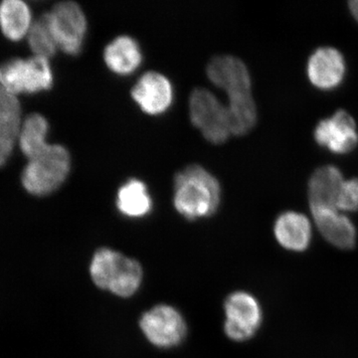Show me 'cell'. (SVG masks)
<instances>
[{"mask_svg": "<svg viewBox=\"0 0 358 358\" xmlns=\"http://www.w3.org/2000/svg\"><path fill=\"white\" fill-rule=\"evenodd\" d=\"M58 49L68 55H78L87 34L86 15L76 2H59L47 13Z\"/></svg>", "mask_w": 358, "mask_h": 358, "instance_id": "7", "label": "cell"}, {"mask_svg": "<svg viewBox=\"0 0 358 358\" xmlns=\"http://www.w3.org/2000/svg\"><path fill=\"white\" fill-rule=\"evenodd\" d=\"M103 60L112 72L127 76L140 68L143 53L136 40L129 36H120L106 47Z\"/></svg>", "mask_w": 358, "mask_h": 358, "instance_id": "17", "label": "cell"}, {"mask_svg": "<svg viewBox=\"0 0 358 358\" xmlns=\"http://www.w3.org/2000/svg\"><path fill=\"white\" fill-rule=\"evenodd\" d=\"M140 327L148 341L157 348H173L186 336L182 315L167 305L157 306L145 313L141 319Z\"/></svg>", "mask_w": 358, "mask_h": 358, "instance_id": "8", "label": "cell"}, {"mask_svg": "<svg viewBox=\"0 0 358 358\" xmlns=\"http://www.w3.org/2000/svg\"><path fill=\"white\" fill-rule=\"evenodd\" d=\"M90 275L96 287L122 298L136 294L143 281V268L138 262L109 248L96 252Z\"/></svg>", "mask_w": 358, "mask_h": 358, "instance_id": "2", "label": "cell"}, {"mask_svg": "<svg viewBox=\"0 0 358 358\" xmlns=\"http://www.w3.org/2000/svg\"><path fill=\"white\" fill-rule=\"evenodd\" d=\"M131 96L143 112L152 115H162L173 103V85L160 73L148 72L134 85Z\"/></svg>", "mask_w": 358, "mask_h": 358, "instance_id": "11", "label": "cell"}, {"mask_svg": "<svg viewBox=\"0 0 358 358\" xmlns=\"http://www.w3.org/2000/svg\"><path fill=\"white\" fill-rule=\"evenodd\" d=\"M190 120L209 143L220 145L231 136L226 106L206 89L192 92L189 101Z\"/></svg>", "mask_w": 358, "mask_h": 358, "instance_id": "5", "label": "cell"}, {"mask_svg": "<svg viewBox=\"0 0 358 358\" xmlns=\"http://www.w3.org/2000/svg\"><path fill=\"white\" fill-rule=\"evenodd\" d=\"M26 38L28 46L34 56L49 59L53 57L58 50L47 13L43 14L38 20L33 21Z\"/></svg>", "mask_w": 358, "mask_h": 358, "instance_id": "22", "label": "cell"}, {"mask_svg": "<svg viewBox=\"0 0 358 358\" xmlns=\"http://www.w3.org/2000/svg\"><path fill=\"white\" fill-rule=\"evenodd\" d=\"M224 331L231 341L242 343L253 338L263 324L264 313L260 301L248 292L238 291L224 303Z\"/></svg>", "mask_w": 358, "mask_h": 358, "instance_id": "6", "label": "cell"}, {"mask_svg": "<svg viewBox=\"0 0 358 358\" xmlns=\"http://www.w3.org/2000/svg\"><path fill=\"white\" fill-rule=\"evenodd\" d=\"M310 211L320 234L331 246L343 251L357 246V227L345 214L324 206H310Z\"/></svg>", "mask_w": 358, "mask_h": 358, "instance_id": "10", "label": "cell"}, {"mask_svg": "<svg viewBox=\"0 0 358 358\" xmlns=\"http://www.w3.org/2000/svg\"><path fill=\"white\" fill-rule=\"evenodd\" d=\"M313 136L317 145L327 148L334 154H348L358 145L357 124L352 115L343 110L320 121Z\"/></svg>", "mask_w": 358, "mask_h": 358, "instance_id": "9", "label": "cell"}, {"mask_svg": "<svg viewBox=\"0 0 358 358\" xmlns=\"http://www.w3.org/2000/svg\"><path fill=\"white\" fill-rule=\"evenodd\" d=\"M33 24L30 7L22 0H4L0 3V30L13 42L26 38Z\"/></svg>", "mask_w": 358, "mask_h": 358, "instance_id": "18", "label": "cell"}, {"mask_svg": "<svg viewBox=\"0 0 358 358\" xmlns=\"http://www.w3.org/2000/svg\"><path fill=\"white\" fill-rule=\"evenodd\" d=\"M115 203L117 210L129 218L143 217L152 209L147 185L138 179H131L120 187Z\"/></svg>", "mask_w": 358, "mask_h": 358, "instance_id": "19", "label": "cell"}, {"mask_svg": "<svg viewBox=\"0 0 358 358\" xmlns=\"http://www.w3.org/2000/svg\"><path fill=\"white\" fill-rule=\"evenodd\" d=\"M221 186L216 178L200 166H190L176 174L173 203L183 217H208L217 211Z\"/></svg>", "mask_w": 358, "mask_h": 358, "instance_id": "1", "label": "cell"}, {"mask_svg": "<svg viewBox=\"0 0 358 358\" xmlns=\"http://www.w3.org/2000/svg\"><path fill=\"white\" fill-rule=\"evenodd\" d=\"M22 122L20 99L0 85V167L13 154Z\"/></svg>", "mask_w": 358, "mask_h": 358, "instance_id": "13", "label": "cell"}, {"mask_svg": "<svg viewBox=\"0 0 358 358\" xmlns=\"http://www.w3.org/2000/svg\"><path fill=\"white\" fill-rule=\"evenodd\" d=\"M231 134L245 136L255 127L257 109L251 93L228 96L226 106Z\"/></svg>", "mask_w": 358, "mask_h": 358, "instance_id": "21", "label": "cell"}, {"mask_svg": "<svg viewBox=\"0 0 358 358\" xmlns=\"http://www.w3.org/2000/svg\"><path fill=\"white\" fill-rule=\"evenodd\" d=\"M209 80L228 96L251 93V77L246 65L234 56H218L207 67Z\"/></svg>", "mask_w": 358, "mask_h": 358, "instance_id": "14", "label": "cell"}, {"mask_svg": "<svg viewBox=\"0 0 358 358\" xmlns=\"http://www.w3.org/2000/svg\"><path fill=\"white\" fill-rule=\"evenodd\" d=\"M274 236L282 248L294 253H301L312 243V223L305 214L296 211L284 212L275 219Z\"/></svg>", "mask_w": 358, "mask_h": 358, "instance_id": "15", "label": "cell"}, {"mask_svg": "<svg viewBox=\"0 0 358 358\" xmlns=\"http://www.w3.org/2000/svg\"><path fill=\"white\" fill-rule=\"evenodd\" d=\"M53 82V71L47 58L33 55L10 59L0 64V85L17 96L48 91Z\"/></svg>", "mask_w": 358, "mask_h": 358, "instance_id": "4", "label": "cell"}, {"mask_svg": "<svg viewBox=\"0 0 358 358\" xmlns=\"http://www.w3.org/2000/svg\"><path fill=\"white\" fill-rule=\"evenodd\" d=\"M71 171V157L61 145H49L46 150L28 160L22 173L21 185L34 196H46L65 182Z\"/></svg>", "mask_w": 358, "mask_h": 358, "instance_id": "3", "label": "cell"}, {"mask_svg": "<svg viewBox=\"0 0 358 358\" xmlns=\"http://www.w3.org/2000/svg\"><path fill=\"white\" fill-rule=\"evenodd\" d=\"M336 207L341 212L358 211V179L345 180L339 192Z\"/></svg>", "mask_w": 358, "mask_h": 358, "instance_id": "23", "label": "cell"}, {"mask_svg": "<svg viewBox=\"0 0 358 358\" xmlns=\"http://www.w3.org/2000/svg\"><path fill=\"white\" fill-rule=\"evenodd\" d=\"M48 134L49 122L43 115L34 113L23 119L17 145L28 160L37 157L49 147Z\"/></svg>", "mask_w": 358, "mask_h": 358, "instance_id": "20", "label": "cell"}, {"mask_svg": "<svg viewBox=\"0 0 358 358\" xmlns=\"http://www.w3.org/2000/svg\"><path fill=\"white\" fill-rule=\"evenodd\" d=\"M343 182L345 179L338 167L324 166L317 169L308 182L310 206L336 209V200Z\"/></svg>", "mask_w": 358, "mask_h": 358, "instance_id": "16", "label": "cell"}, {"mask_svg": "<svg viewBox=\"0 0 358 358\" xmlns=\"http://www.w3.org/2000/svg\"><path fill=\"white\" fill-rule=\"evenodd\" d=\"M307 73L310 83L317 89L329 91L338 88L345 79V58L336 49L322 47L308 59Z\"/></svg>", "mask_w": 358, "mask_h": 358, "instance_id": "12", "label": "cell"}, {"mask_svg": "<svg viewBox=\"0 0 358 358\" xmlns=\"http://www.w3.org/2000/svg\"><path fill=\"white\" fill-rule=\"evenodd\" d=\"M350 9L352 11L353 17L358 22V0H353V1L350 2Z\"/></svg>", "mask_w": 358, "mask_h": 358, "instance_id": "24", "label": "cell"}]
</instances>
